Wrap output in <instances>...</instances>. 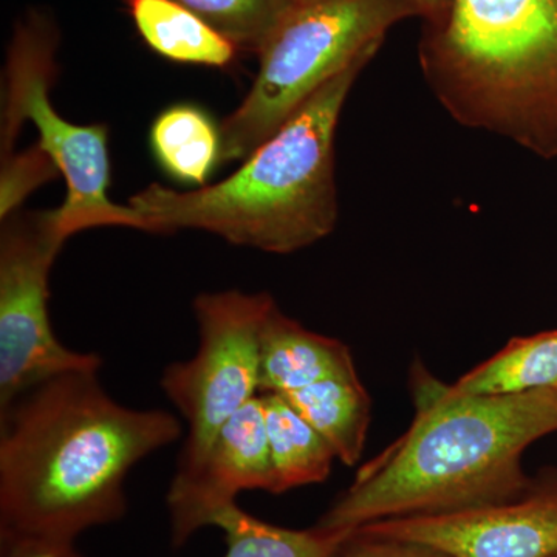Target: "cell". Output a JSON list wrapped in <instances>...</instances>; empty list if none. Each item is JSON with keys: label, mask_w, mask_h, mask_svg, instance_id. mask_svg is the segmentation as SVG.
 <instances>
[{"label": "cell", "mask_w": 557, "mask_h": 557, "mask_svg": "<svg viewBox=\"0 0 557 557\" xmlns=\"http://www.w3.org/2000/svg\"><path fill=\"white\" fill-rule=\"evenodd\" d=\"M177 417L115 401L98 372H73L0 410V539L75 542L126 515L124 482L182 437Z\"/></svg>", "instance_id": "cell-1"}, {"label": "cell", "mask_w": 557, "mask_h": 557, "mask_svg": "<svg viewBox=\"0 0 557 557\" xmlns=\"http://www.w3.org/2000/svg\"><path fill=\"white\" fill-rule=\"evenodd\" d=\"M416 418L405 434L359 469L319 519L322 530L446 515L502 504L530 486L523 453L557 432V387L509 397L445 398L429 373H412Z\"/></svg>", "instance_id": "cell-2"}, {"label": "cell", "mask_w": 557, "mask_h": 557, "mask_svg": "<svg viewBox=\"0 0 557 557\" xmlns=\"http://www.w3.org/2000/svg\"><path fill=\"white\" fill-rule=\"evenodd\" d=\"M362 58L321 87L218 185L178 190L159 183L131 197L148 233L201 230L233 245L289 255L327 237L338 222L335 138Z\"/></svg>", "instance_id": "cell-3"}, {"label": "cell", "mask_w": 557, "mask_h": 557, "mask_svg": "<svg viewBox=\"0 0 557 557\" xmlns=\"http://www.w3.org/2000/svg\"><path fill=\"white\" fill-rule=\"evenodd\" d=\"M418 57L457 123L557 159V0H453Z\"/></svg>", "instance_id": "cell-4"}, {"label": "cell", "mask_w": 557, "mask_h": 557, "mask_svg": "<svg viewBox=\"0 0 557 557\" xmlns=\"http://www.w3.org/2000/svg\"><path fill=\"white\" fill-rule=\"evenodd\" d=\"M417 16L409 0H296L259 51V70L239 108L220 124V161L247 160L324 84L386 33Z\"/></svg>", "instance_id": "cell-5"}, {"label": "cell", "mask_w": 557, "mask_h": 557, "mask_svg": "<svg viewBox=\"0 0 557 557\" xmlns=\"http://www.w3.org/2000/svg\"><path fill=\"white\" fill-rule=\"evenodd\" d=\"M57 49V28L44 14L30 13L16 25L7 53L0 124L2 157L10 156L22 126L32 121L39 135L36 145L53 161L67 186L64 203L51 209L65 240L100 226L148 233L145 220L134 208L110 200L108 127L70 123L51 106Z\"/></svg>", "instance_id": "cell-6"}, {"label": "cell", "mask_w": 557, "mask_h": 557, "mask_svg": "<svg viewBox=\"0 0 557 557\" xmlns=\"http://www.w3.org/2000/svg\"><path fill=\"white\" fill-rule=\"evenodd\" d=\"M274 306L269 293L237 289L194 299L199 348L168 366L160 380L188 428L171 483L196 475L223 424L258 397L260 333Z\"/></svg>", "instance_id": "cell-7"}, {"label": "cell", "mask_w": 557, "mask_h": 557, "mask_svg": "<svg viewBox=\"0 0 557 557\" xmlns=\"http://www.w3.org/2000/svg\"><path fill=\"white\" fill-rule=\"evenodd\" d=\"M64 244L51 211L2 219L0 410L47 381L101 369L100 355L65 347L51 329L49 277Z\"/></svg>", "instance_id": "cell-8"}, {"label": "cell", "mask_w": 557, "mask_h": 557, "mask_svg": "<svg viewBox=\"0 0 557 557\" xmlns=\"http://www.w3.org/2000/svg\"><path fill=\"white\" fill-rule=\"evenodd\" d=\"M357 530L428 545L453 557H555L557 468L541 469L519 497L502 504L380 520Z\"/></svg>", "instance_id": "cell-9"}, {"label": "cell", "mask_w": 557, "mask_h": 557, "mask_svg": "<svg viewBox=\"0 0 557 557\" xmlns=\"http://www.w3.org/2000/svg\"><path fill=\"white\" fill-rule=\"evenodd\" d=\"M273 494L269 434L260 395L223 424L196 475L171 483L166 504L171 541L183 547L197 531L209 527L223 508L236 504L244 491Z\"/></svg>", "instance_id": "cell-10"}, {"label": "cell", "mask_w": 557, "mask_h": 557, "mask_svg": "<svg viewBox=\"0 0 557 557\" xmlns=\"http://www.w3.org/2000/svg\"><path fill=\"white\" fill-rule=\"evenodd\" d=\"M358 376L346 344L319 335L274 306L263 322L259 394L285 395L311 384Z\"/></svg>", "instance_id": "cell-11"}, {"label": "cell", "mask_w": 557, "mask_h": 557, "mask_svg": "<svg viewBox=\"0 0 557 557\" xmlns=\"http://www.w3.org/2000/svg\"><path fill=\"white\" fill-rule=\"evenodd\" d=\"M429 383L445 398L509 397L557 387V330L509 341L456 383L443 384L431 375Z\"/></svg>", "instance_id": "cell-12"}, {"label": "cell", "mask_w": 557, "mask_h": 557, "mask_svg": "<svg viewBox=\"0 0 557 557\" xmlns=\"http://www.w3.org/2000/svg\"><path fill=\"white\" fill-rule=\"evenodd\" d=\"M129 11L141 38L168 60L228 67L239 50L174 0H129Z\"/></svg>", "instance_id": "cell-13"}, {"label": "cell", "mask_w": 557, "mask_h": 557, "mask_svg": "<svg viewBox=\"0 0 557 557\" xmlns=\"http://www.w3.org/2000/svg\"><path fill=\"white\" fill-rule=\"evenodd\" d=\"M324 437L336 458L354 467L364 450L370 397L358 376L333 379L282 395Z\"/></svg>", "instance_id": "cell-14"}, {"label": "cell", "mask_w": 557, "mask_h": 557, "mask_svg": "<svg viewBox=\"0 0 557 557\" xmlns=\"http://www.w3.org/2000/svg\"><path fill=\"white\" fill-rule=\"evenodd\" d=\"M259 395L269 434L273 494L327 480L338 458L324 437L282 395Z\"/></svg>", "instance_id": "cell-15"}, {"label": "cell", "mask_w": 557, "mask_h": 557, "mask_svg": "<svg viewBox=\"0 0 557 557\" xmlns=\"http://www.w3.org/2000/svg\"><path fill=\"white\" fill-rule=\"evenodd\" d=\"M150 148L175 182L203 188L220 163L222 134L207 110L177 104L153 121Z\"/></svg>", "instance_id": "cell-16"}, {"label": "cell", "mask_w": 557, "mask_h": 557, "mask_svg": "<svg viewBox=\"0 0 557 557\" xmlns=\"http://www.w3.org/2000/svg\"><path fill=\"white\" fill-rule=\"evenodd\" d=\"M211 525L225 533L223 557H339L354 531L322 530L317 525L310 530H289L263 522L237 504L218 512Z\"/></svg>", "instance_id": "cell-17"}, {"label": "cell", "mask_w": 557, "mask_h": 557, "mask_svg": "<svg viewBox=\"0 0 557 557\" xmlns=\"http://www.w3.org/2000/svg\"><path fill=\"white\" fill-rule=\"evenodd\" d=\"M239 50L259 54L296 0H174Z\"/></svg>", "instance_id": "cell-18"}, {"label": "cell", "mask_w": 557, "mask_h": 557, "mask_svg": "<svg viewBox=\"0 0 557 557\" xmlns=\"http://www.w3.org/2000/svg\"><path fill=\"white\" fill-rule=\"evenodd\" d=\"M57 174H60V171L38 145L16 156L10 153L2 157V178H0L2 219L16 212L32 190L50 182Z\"/></svg>", "instance_id": "cell-19"}, {"label": "cell", "mask_w": 557, "mask_h": 557, "mask_svg": "<svg viewBox=\"0 0 557 557\" xmlns=\"http://www.w3.org/2000/svg\"><path fill=\"white\" fill-rule=\"evenodd\" d=\"M339 557H453L428 545L398 539L370 536L354 530L341 549Z\"/></svg>", "instance_id": "cell-20"}, {"label": "cell", "mask_w": 557, "mask_h": 557, "mask_svg": "<svg viewBox=\"0 0 557 557\" xmlns=\"http://www.w3.org/2000/svg\"><path fill=\"white\" fill-rule=\"evenodd\" d=\"M2 557H83L73 542L46 539H2Z\"/></svg>", "instance_id": "cell-21"}, {"label": "cell", "mask_w": 557, "mask_h": 557, "mask_svg": "<svg viewBox=\"0 0 557 557\" xmlns=\"http://www.w3.org/2000/svg\"><path fill=\"white\" fill-rule=\"evenodd\" d=\"M409 3L424 25H438L446 20L453 7V0H409Z\"/></svg>", "instance_id": "cell-22"}, {"label": "cell", "mask_w": 557, "mask_h": 557, "mask_svg": "<svg viewBox=\"0 0 557 557\" xmlns=\"http://www.w3.org/2000/svg\"><path fill=\"white\" fill-rule=\"evenodd\" d=\"M555 557H557V555Z\"/></svg>", "instance_id": "cell-23"}]
</instances>
